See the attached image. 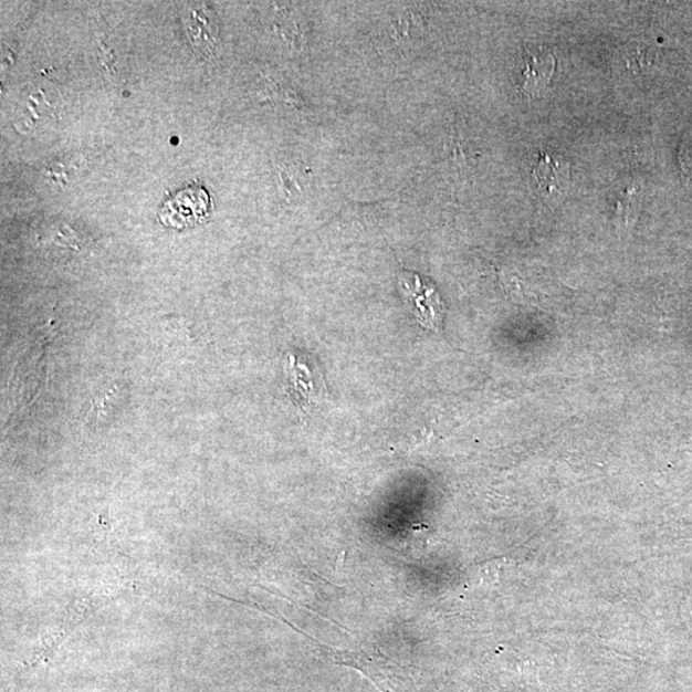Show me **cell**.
I'll return each mask as SVG.
<instances>
[{
  "mask_svg": "<svg viewBox=\"0 0 692 692\" xmlns=\"http://www.w3.org/2000/svg\"><path fill=\"white\" fill-rule=\"evenodd\" d=\"M406 300L412 305L415 316L424 327L438 332L444 319L445 310L432 285L422 283L420 276L403 273L400 277Z\"/></svg>",
  "mask_w": 692,
  "mask_h": 692,
  "instance_id": "7a4b0ae2",
  "label": "cell"
},
{
  "mask_svg": "<svg viewBox=\"0 0 692 692\" xmlns=\"http://www.w3.org/2000/svg\"><path fill=\"white\" fill-rule=\"evenodd\" d=\"M211 198L202 188H188L177 192L160 211L167 227L184 229L202 222L211 211Z\"/></svg>",
  "mask_w": 692,
  "mask_h": 692,
  "instance_id": "6da1fadb",
  "label": "cell"
},
{
  "mask_svg": "<svg viewBox=\"0 0 692 692\" xmlns=\"http://www.w3.org/2000/svg\"><path fill=\"white\" fill-rule=\"evenodd\" d=\"M522 60V91L528 95L541 94L554 75V54L544 46H530L523 53Z\"/></svg>",
  "mask_w": 692,
  "mask_h": 692,
  "instance_id": "3957f363",
  "label": "cell"
},
{
  "mask_svg": "<svg viewBox=\"0 0 692 692\" xmlns=\"http://www.w3.org/2000/svg\"><path fill=\"white\" fill-rule=\"evenodd\" d=\"M679 159L683 175L692 181V132L688 133L681 143Z\"/></svg>",
  "mask_w": 692,
  "mask_h": 692,
  "instance_id": "5b68a950",
  "label": "cell"
},
{
  "mask_svg": "<svg viewBox=\"0 0 692 692\" xmlns=\"http://www.w3.org/2000/svg\"><path fill=\"white\" fill-rule=\"evenodd\" d=\"M570 168L567 160L562 157L543 151L538 157L533 176L546 195H562L569 182Z\"/></svg>",
  "mask_w": 692,
  "mask_h": 692,
  "instance_id": "277c9868",
  "label": "cell"
}]
</instances>
